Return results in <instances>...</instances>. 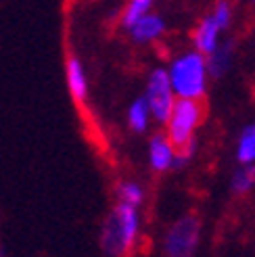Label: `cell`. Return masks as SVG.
I'll return each mask as SVG.
<instances>
[{
  "mask_svg": "<svg viewBox=\"0 0 255 257\" xmlns=\"http://www.w3.org/2000/svg\"><path fill=\"white\" fill-rule=\"evenodd\" d=\"M165 73H168L170 86L178 100H203L211 80L207 59L197 50H184L172 57Z\"/></svg>",
  "mask_w": 255,
  "mask_h": 257,
  "instance_id": "1",
  "label": "cell"
},
{
  "mask_svg": "<svg viewBox=\"0 0 255 257\" xmlns=\"http://www.w3.org/2000/svg\"><path fill=\"white\" fill-rule=\"evenodd\" d=\"M140 232H143L140 209L115 203V207L109 211L103 230H100V245H103V251L111 257H125L136 247Z\"/></svg>",
  "mask_w": 255,
  "mask_h": 257,
  "instance_id": "2",
  "label": "cell"
},
{
  "mask_svg": "<svg viewBox=\"0 0 255 257\" xmlns=\"http://www.w3.org/2000/svg\"><path fill=\"white\" fill-rule=\"evenodd\" d=\"M201 242V220L195 213H184L168 226L161 238L163 257H195Z\"/></svg>",
  "mask_w": 255,
  "mask_h": 257,
  "instance_id": "3",
  "label": "cell"
},
{
  "mask_svg": "<svg viewBox=\"0 0 255 257\" xmlns=\"http://www.w3.org/2000/svg\"><path fill=\"white\" fill-rule=\"evenodd\" d=\"M203 117H205V109L201 100H176L168 121L163 123V134L176 149L186 147L195 140Z\"/></svg>",
  "mask_w": 255,
  "mask_h": 257,
  "instance_id": "4",
  "label": "cell"
},
{
  "mask_svg": "<svg viewBox=\"0 0 255 257\" xmlns=\"http://www.w3.org/2000/svg\"><path fill=\"white\" fill-rule=\"evenodd\" d=\"M143 100L147 102V107H149L153 123L163 125L165 121H168V117H170V113H172V109H174L178 98L174 94L172 86H170L165 67H157V69H153L149 73Z\"/></svg>",
  "mask_w": 255,
  "mask_h": 257,
  "instance_id": "5",
  "label": "cell"
},
{
  "mask_svg": "<svg viewBox=\"0 0 255 257\" xmlns=\"http://www.w3.org/2000/svg\"><path fill=\"white\" fill-rule=\"evenodd\" d=\"M222 34H224V30L207 13L205 17H201L197 28L193 30V50H197L203 57H209L222 44Z\"/></svg>",
  "mask_w": 255,
  "mask_h": 257,
  "instance_id": "6",
  "label": "cell"
},
{
  "mask_svg": "<svg viewBox=\"0 0 255 257\" xmlns=\"http://www.w3.org/2000/svg\"><path fill=\"white\" fill-rule=\"evenodd\" d=\"M149 165L157 174L176 170V147L163 132H157L149 138Z\"/></svg>",
  "mask_w": 255,
  "mask_h": 257,
  "instance_id": "7",
  "label": "cell"
},
{
  "mask_svg": "<svg viewBox=\"0 0 255 257\" xmlns=\"http://www.w3.org/2000/svg\"><path fill=\"white\" fill-rule=\"evenodd\" d=\"M165 30H168L165 19L159 13L151 11L136 25H132V28L128 30V34H130V38L136 44H155L165 36Z\"/></svg>",
  "mask_w": 255,
  "mask_h": 257,
  "instance_id": "8",
  "label": "cell"
},
{
  "mask_svg": "<svg viewBox=\"0 0 255 257\" xmlns=\"http://www.w3.org/2000/svg\"><path fill=\"white\" fill-rule=\"evenodd\" d=\"M65 73H67V86H69L73 100L84 102L88 96V78H86V71H84V65L80 63V59L69 57L67 65H65Z\"/></svg>",
  "mask_w": 255,
  "mask_h": 257,
  "instance_id": "9",
  "label": "cell"
},
{
  "mask_svg": "<svg viewBox=\"0 0 255 257\" xmlns=\"http://www.w3.org/2000/svg\"><path fill=\"white\" fill-rule=\"evenodd\" d=\"M115 199L119 205H125V207H132V209H140L145 199H147V192H145L143 184L134 182V180H121V182L115 186Z\"/></svg>",
  "mask_w": 255,
  "mask_h": 257,
  "instance_id": "10",
  "label": "cell"
},
{
  "mask_svg": "<svg viewBox=\"0 0 255 257\" xmlns=\"http://www.w3.org/2000/svg\"><path fill=\"white\" fill-rule=\"evenodd\" d=\"M232 42H222L218 46L215 53H211L207 59V69H209V78H220L224 75L232 65V57H234V50H232Z\"/></svg>",
  "mask_w": 255,
  "mask_h": 257,
  "instance_id": "11",
  "label": "cell"
},
{
  "mask_svg": "<svg viewBox=\"0 0 255 257\" xmlns=\"http://www.w3.org/2000/svg\"><path fill=\"white\" fill-rule=\"evenodd\" d=\"M153 123V117L149 113L147 102L143 100V96H138L136 100H132V105L128 107V125L130 130L136 134H145Z\"/></svg>",
  "mask_w": 255,
  "mask_h": 257,
  "instance_id": "12",
  "label": "cell"
},
{
  "mask_svg": "<svg viewBox=\"0 0 255 257\" xmlns=\"http://www.w3.org/2000/svg\"><path fill=\"white\" fill-rule=\"evenodd\" d=\"M238 165H255V123L245 125L236 140Z\"/></svg>",
  "mask_w": 255,
  "mask_h": 257,
  "instance_id": "13",
  "label": "cell"
},
{
  "mask_svg": "<svg viewBox=\"0 0 255 257\" xmlns=\"http://www.w3.org/2000/svg\"><path fill=\"white\" fill-rule=\"evenodd\" d=\"M151 11H153V3H151V0H130V3H128L121 9V13H119V25L128 32L132 25H136Z\"/></svg>",
  "mask_w": 255,
  "mask_h": 257,
  "instance_id": "14",
  "label": "cell"
},
{
  "mask_svg": "<svg viewBox=\"0 0 255 257\" xmlns=\"http://www.w3.org/2000/svg\"><path fill=\"white\" fill-rule=\"evenodd\" d=\"M255 186V165H238L230 178V190L234 195H247Z\"/></svg>",
  "mask_w": 255,
  "mask_h": 257,
  "instance_id": "15",
  "label": "cell"
},
{
  "mask_svg": "<svg viewBox=\"0 0 255 257\" xmlns=\"http://www.w3.org/2000/svg\"><path fill=\"white\" fill-rule=\"evenodd\" d=\"M209 15L215 19V23L220 25V28L226 32L228 28H230V23H232V7L228 5V3H218L211 11H209Z\"/></svg>",
  "mask_w": 255,
  "mask_h": 257,
  "instance_id": "16",
  "label": "cell"
},
{
  "mask_svg": "<svg viewBox=\"0 0 255 257\" xmlns=\"http://www.w3.org/2000/svg\"><path fill=\"white\" fill-rule=\"evenodd\" d=\"M195 153H197V140L188 143L186 147L176 149V170H180V168H184V165H188L190 159L195 157Z\"/></svg>",
  "mask_w": 255,
  "mask_h": 257,
  "instance_id": "17",
  "label": "cell"
}]
</instances>
